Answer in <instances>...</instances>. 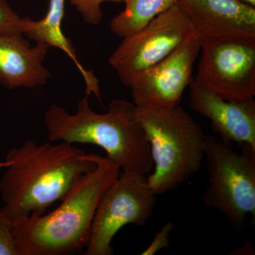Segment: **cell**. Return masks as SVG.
Returning a JSON list of instances; mask_svg holds the SVG:
<instances>
[{"label": "cell", "instance_id": "6da1fadb", "mask_svg": "<svg viewBox=\"0 0 255 255\" xmlns=\"http://www.w3.org/2000/svg\"><path fill=\"white\" fill-rule=\"evenodd\" d=\"M9 166L0 179L1 212L10 222L31 215L41 216L53 203L63 200L84 174L94 170L93 154L72 143L26 140L6 154Z\"/></svg>", "mask_w": 255, "mask_h": 255}, {"label": "cell", "instance_id": "7a4b0ae2", "mask_svg": "<svg viewBox=\"0 0 255 255\" xmlns=\"http://www.w3.org/2000/svg\"><path fill=\"white\" fill-rule=\"evenodd\" d=\"M93 158L95 169L79 179L54 211L10 222L18 255H69L87 248L101 198L121 172L107 157Z\"/></svg>", "mask_w": 255, "mask_h": 255}, {"label": "cell", "instance_id": "3957f363", "mask_svg": "<svg viewBox=\"0 0 255 255\" xmlns=\"http://www.w3.org/2000/svg\"><path fill=\"white\" fill-rule=\"evenodd\" d=\"M44 122L49 141L100 146L122 172L144 176L153 167L150 145L132 102L114 100L106 113L97 114L86 96L75 114L52 104Z\"/></svg>", "mask_w": 255, "mask_h": 255}, {"label": "cell", "instance_id": "277c9868", "mask_svg": "<svg viewBox=\"0 0 255 255\" xmlns=\"http://www.w3.org/2000/svg\"><path fill=\"white\" fill-rule=\"evenodd\" d=\"M136 107V106H135ZM155 169L146 179L156 196L181 185L204 159L202 128L182 107H137Z\"/></svg>", "mask_w": 255, "mask_h": 255}, {"label": "cell", "instance_id": "5b68a950", "mask_svg": "<svg viewBox=\"0 0 255 255\" xmlns=\"http://www.w3.org/2000/svg\"><path fill=\"white\" fill-rule=\"evenodd\" d=\"M241 145L242 152H237L231 142L208 135L204 148L209 174L204 204L219 211L238 228L250 214L255 216V149Z\"/></svg>", "mask_w": 255, "mask_h": 255}, {"label": "cell", "instance_id": "8992f818", "mask_svg": "<svg viewBox=\"0 0 255 255\" xmlns=\"http://www.w3.org/2000/svg\"><path fill=\"white\" fill-rule=\"evenodd\" d=\"M195 36L189 18L176 4L138 31L124 37L109 58V63L122 83L128 87L134 77Z\"/></svg>", "mask_w": 255, "mask_h": 255}, {"label": "cell", "instance_id": "52a82bcc", "mask_svg": "<svg viewBox=\"0 0 255 255\" xmlns=\"http://www.w3.org/2000/svg\"><path fill=\"white\" fill-rule=\"evenodd\" d=\"M156 195L144 176L120 172L104 193L92 221L87 255H112V240L124 226H145L153 213Z\"/></svg>", "mask_w": 255, "mask_h": 255}, {"label": "cell", "instance_id": "ba28073f", "mask_svg": "<svg viewBox=\"0 0 255 255\" xmlns=\"http://www.w3.org/2000/svg\"><path fill=\"white\" fill-rule=\"evenodd\" d=\"M195 82L231 101L254 99L255 40H200Z\"/></svg>", "mask_w": 255, "mask_h": 255}, {"label": "cell", "instance_id": "9c48e42d", "mask_svg": "<svg viewBox=\"0 0 255 255\" xmlns=\"http://www.w3.org/2000/svg\"><path fill=\"white\" fill-rule=\"evenodd\" d=\"M197 36L188 40L163 60L134 77L129 84L137 107L172 108L193 81V67L201 52Z\"/></svg>", "mask_w": 255, "mask_h": 255}, {"label": "cell", "instance_id": "30bf717a", "mask_svg": "<svg viewBox=\"0 0 255 255\" xmlns=\"http://www.w3.org/2000/svg\"><path fill=\"white\" fill-rule=\"evenodd\" d=\"M199 40H255V6L240 0H177Z\"/></svg>", "mask_w": 255, "mask_h": 255}, {"label": "cell", "instance_id": "8fae6325", "mask_svg": "<svg viewBox=\"0 0 255 255\" xmlns=\"http://www.w3.org/2000/svg\"><path fill=\"white\" fill-rule=\"evenodd\" d=\"M189 105L211 122L223 141L247 144L255 149V101L223 98L193 80L189 85Z\"/></svg>", "mask_w": 255, "mask_h": 255}, {"label": "cell", "instance_id": "7c38bea8", "mask_svg": "<svg viewBox=\"0 0 255 255\" xmlns=\"http://www.w3.org/2000/svg\"><path fill=\"white\" fill-rule=\"evenodd\" d=\"M49 48L42 43L31 47L21 33L0 34V86L14 90L46 85L51 77L43 65Z\"/></svg>", "mask_w": 255, "mask_h": 255}, {"label": "cell", "instance_id": "4fadbf2b", "mask_svg": "<svg viewBox=\"0 0 255 255\" xmlns=\"http://www.w3.org/2000/svg\"><path fill=\"white\" fill-rule=\"evenodd\" d=\"M65 0H49L46 16L40 20L22 17L21 32L31 41L45 43L50 48L63 50L70 58L81 73L86 85L87 96L91 95L101 102L100 83L91 70H86L77 56L76 51L69 38L65 36L62 28L65 16Z\"/></svg>", "mask_w": 255, "mask_h": 255}, {"label": "cell", "instance_id": "5bb4252c", "mask_svg": "<svg viewBox=\"0 0 255 255\" xmlns=\"http://www.w3.org/2000/svg\"><path fill=\"white\" fill-rule=\"evenodd\" d=\"M123 11L111 20L110 30L124 38L138 31L154 18L177 4V0H122Z\"/></svg>", "mask_w": 255, "mask_h": 255}, {"label": "cell", "instance_id": "9a60e30c", "mask_svg": "<svg viewBox=\"0 0 255 255\" xmlns=\"http://www.w3.org/2000/svg\"><path fill=\"white\" fill-rule=\"evenodd\" d=\"M122 2V0H70L75 9L87 24L97 26L103 18L102 4L104 2Z\"/></svg>", "mask_w": 255, "mask_h": 255}, {"label": "cell", "instance_id": "2e32d148", "mask_svg": "<svg viewBox=\"0 0 255 255\" xmlns=\"http://www.w3.org/2000/svg\"><path fill=\"white\" fill-rule=\"evenodd\" d=\"M22 17L10 6L7 0H0V34L21 33Z\"/></svg>", "mask_w": 255, "mask_h": 255}, {"label": "cell", "instance_id": "e0dca14e", "mask_svg": "<svg viewBox=\"0 0 255 255\" xmlns=\"http://www.w3.org/2000/svg\"><path fill=\"white\" fill-rule=\"evenodd\" d=\"M0 255H18L10 221L4 217L0 207Z\"/></svg>", "mask_w": 255, "mask_h": 255}, {"label": "cell", "instance_id": "ac0fdd59", "mask_svg": "<svg viewBox=\"0 0 255 255\" xmlns=\"http://www.w3.org/2000/svg\"><path fill=\"white\" fill-rule=\"evenodd\" d=\"M174 228V224L171 222H167L162 226V228L155 235V238L152 240L150 246L142 252V255H155L157 252L169 246V237L170 233Z\"/></svg>", "mask_w": 255, "mask_h": 255}, {"label": "cell", "instance_id": "d6986e66", "mask_svg": "<svg viewBox=\"0 0 255 255\" xmlns=\"http://www.w3.org/2000/svg\"><path fill=\"white\" fill-rule=\"evenodd\" d=\"M254 248H253L252 245L248 244L246 246L242 247L241 248H239L237 251L233 252V255H253V253H254Z\"/></svg>", "mask_w": 255, "mask_h": 255}, {"label": "cell", "instance_id": "ffe728a7", "mask_svg": "<svg viewBox=\"0 0 255 255\" xmlns=\"http://www.w3.org/2000/svg\"><path fill=\"white\" fill-rule=\"evenodd\" d=\"M240 1L251 5V6H255V0H240Z\"/></svg>", "mask_w": 255, "mask_h": 255}, {"label": "cell", "instance_id": "44dd1931", "mask_svg": "<svg viewBox=\"0 0 255 255\" xmlns=\"http://www.w3.org/2000/svg\"><path fill=\"white\" fill-rule=\"evenodd\" d=\"M9 162L6 160L4 162H0V171L1 170V169L5 168V167L9 166Z\"/></svg>", "mask_w": 255, "mask_h": 255}]
</instances>
